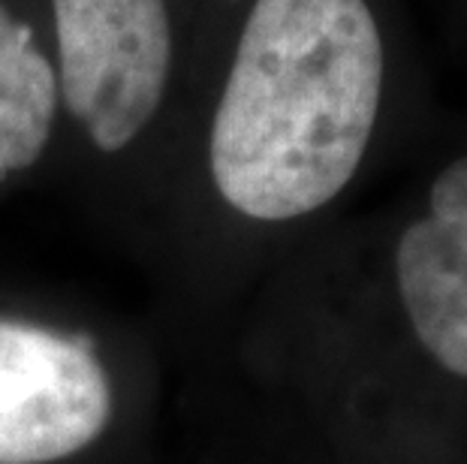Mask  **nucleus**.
<instances>
[{
  "label": "nucleus",
  "mask_w": 467,
  "mask_h": 464,
  "mask_svg": "<svg viewBox=\"0 0 467 464\" xmlns=\"http://www.w3.org/2000/svg\"><path fill=\"white\" fill-rule=\"evenodd\" d=\"M112 389L94 353L57 332L0 320V464L57 461L100 438Z\"/></svg>",
  "instance_id": "nucleus-3"
},
{
  "label": "nucleus",
  "mask_w": 467,
  "mask_h": 464,
  "mask_svg": "<svg viewBox=\"0 0 467 464\" xmlns=\"http://www.w3.org/2000/svg\"><path fill=\"white\" fill-rule=\"evenodd\" d=\"M61 127L46 0H0V184L31 172Z\"/></svg>",
  "instance_id": "nucleus-4"
},
{
  "label": "nucleus",
  "mask_w": 467,
  "mask_h": 464,
  "mask_svg": "<svg viewBox=\"0 0 467 464\" xmlns=\"http://www.w3.org/2000/svg\"><path fill=\"white\" fill-rule=\"evenodd\" d=\"M452 25L467 39V0H452Z\"/></svg>",
  "instance_id": "nucleus-5"
},
{
  "label": "nucleus",
  "mask_w": 467,
  "mask_h": 464,
  "mask_svg": "<svg viewBox=\"0 0 467 464\" xmlns=\"http://www.w3.org/2000/svg\"><path fill=\"white\" fill-rule=\"evenodd\" d=\"M200 0H46L61 124L100 160L139 151L184 100Z\"/></svg>",
  "instance_id": "nucleus-2"
},
{
  "label": "nucleus",
  "mask_w": 467,
  "mask_h": 464,
  "mask_svg": "<svg viewBox=\"0 0 467 464\" xmlns=\"http://www.w3.org/2000/svg\"><path fill=\"white\" fill-rule=\"evenodd\" d=\"M182 106L212 205L238 226L314 223L429 108L407 0H200Z\"/></svg>",
  "instance_id": "nucleus-1"
}]
</instances>
